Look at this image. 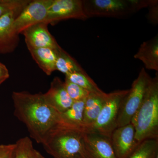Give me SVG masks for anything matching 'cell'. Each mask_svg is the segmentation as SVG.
Segmentation results:
<instances>
[{
  "instance_id": "13",
  "label": "cell",
  "mask_w": 158,
  "mask_h": 158,
  "mask_svg": "<svg viewBox=\"0 0 158 158\" xmlns=\"http://www.w3.org/2000/svg\"><path fill=\"white\" fill-rule=\"evenodd\" d=\"M43 94L48 104L60 114L69 109L73 103L66 91L64 82L58 77L54 78L49 89Z\"/></svg>"
},
{
  "instance_id": "12",
  "label": "cell",
  "mask_w": 158,
  "mask_h": 158,
  "mask_svg": "<svg viewBox=\"0 0 158 158\" xmlns=\"http://www.w3.org/2000/svg\"><path fill=\"white\" fill-rule=\"evenodd\" d=\"M48 25L44 22L38 23L22 32L24 36L28 49L42 48L56 49L60 46L49 31Z\"/></svg>"
},
{
  "instance_id": "6",
  "label": "cell",
  "mask_w": 158,
  "mask_h": 158,
  "mask_svg": "<svg viewBox=\"0 0 158 158\" xmlns=\"http://www.w3.org/2000/svg\"><path fill=\"white\" fill-rule=\"evenodd\" d=\"M128 90H117L108 94L98 117L89 132L102 134L110 137L118 127L117 121L123 100Z\"/></svg>"
},
{
  "instance_id": "8",
  "label": "cell",
  "mask_w": 158,
  "mask_h": 158,
  "mask_svg": "<svg viewBox=\"0 0 158 158\" xmlns=\"http://www.w3.org/2000/svg\"><path fill=\"white\" fill-rule=\"evenodd\" d=\"M53 0H31L15 19L13 28L16 34L45 20L49 8Z\"/></svg>"
},
{
  "instance_id": "4",
  "label": "cell",
  "mask_w": 158,
  "mask_h": 158,
  "mask_svg": "<svg viewBox=\"0 0 158 158\" xmlns=\"http://www.w3.org/2000/svg\"><path fill=\"white\" fill-rule=\"evenodd\" d=\"M151 0H83L88 18L127 16L146 8Z\"/></svg>"
},
{
  "instance_id": "15",
  "label": "cell",
  "mask_w": 158,
  "mask_h": 158,
  "mask_svg": "<svg viewBox=\"0 0 158 158\" xmlns=\"http://www.w3.org/2000/svg\"><path fill=\"white\" fill-rule=\"evenodd\" d=\"M135 59L143 62L146 69L158 72V37L144 41L140 45Z\"/></svg>"
},
{
  "instance_id": "16",
  "label": "cell",
  "mask_w": 158,
  "mask_h": 158,
  "mask_svg": "<svg viewBox=\"0 0 158 158\" xmlns=\"http://www.w3.org/2000/svg\"><path fill=\"white\" fill-rule=\"evenodd\" d=\"M58 48H29L28 50L32 58L40 68L47 75L50 76L56 70Z\"/></svg>"
},
{
  "instance_id": "18",
  "label": "cell",
  "mask_w": 158,
  "mask_h": 158,
  "mask_svg": "<svg viewBox=\"0 0 158 158\" xmlns=\"http://www.w3.org/2000/svg\"><path fill=\"white\" fill-rule=\"evenodd\" d=\"M56 70L65 75L79 72L85 71L77 62L61 47L57 49V57L56 64Z\"/></svg>"
},
{
  "instance_id": "27",
  "label": "cell",
  "mask_w": 158,
  "mask_h": 158,
  "mask_svg": "<svg viewBox=\"0 0 158 158\" xmlns=\"http://www.w3.org/2000/svg\"><path fill=\"white\" fill-rule=\"evenodd\" d=\"M27 158H36V150L34 148L31 150Z\"/></svg>"
},
{
  "instance_id": "7",
  "label": "cell",
  "mask_w": 158,
  "mask_h": 158,
  "mask_svg": "<svg viewBox=\"0 0 158 158\" xmlns=\"http://www.w3.org/2000/svg\"><path fill=\"white\" fill-rule=\"evenodd\" d=\"M72 19L82 20L88 19L82 0H53L44 22L55 24Z\"/></svg>"
},
{
  "instance_id": "24",
  "label": "cell",
  "mask_w": 158,
  "mask_h": 158,
  "mask_svg": "<svg viewBox=\"0 0 158 158\" xmlns=\"http://www.w3.org/2000/svg\"><path fill=\"white\" fill-rule=\"evenodd\" d=\"M16 143L0 144V158H16Z\"/></svg>"
},
{
  "instance_id": "5",
  "label": "cell",
  "mask_w": 158,
  "mask_h": 158,
  "mask_svg": "<svg viewBox=\"0 0 158 158\" xmlns=\"http://www.w3.org/2000/svg\"><path fill=\"white\" fill-rule=\"evenodd\" d=\"M151 78L145 69H141L122 102L117 121L118 127L131 123L143 102Z\"/></svg>"
},
{
  "instance_id": "19",
  "label": "cell",
  "mask_w": 158,
  "mask_h": 158,
  "mask_svg": "<svg viewBox=\"0 0 158 158\" xmlns=\"http://www.w3.org/2000/svg\"><path fill=\"white\" fill-rule=\"evenodd\" d=\"M158 157V139H148L139 143L127 158H156Z\"/></svg>"
},
{
  "instance_id": "29",
  "label": "cell",
  "mask_w": 158,
  "mask_h": 158,
  "mask_svg": "<svg viewBox=\"0 0 158 158\" xmlns=\"http://www.w3.org/2000/svg\"><path fill=\"white\" fill-rule=\"evenodd\" d=\"M156 158H158V157H157Z\"/></svg>"
},
{
  "instance_id": "14",
  "label": "cell",
  "mask_w": 158,
  "mask_h": 158,
  "mask_svg": "<svg viewBox=\"0 0 158 158\" xmlns=\"http://www.w3.org/2000/svg\"><path fill=\"white\" fill-rule=\"evenodd\" d=\"M108 94L90 93L85 100L84 123L87 130L90 131L99 116L106 101Z\"/></svg>"
},
{
  "instance_id": "22",
  "label": "cell",
  "mask_w": 158,
  "mask_h": 158,
  "mask_svg": "<svg viewBox=\"0 0 158 158\" xmlns=\"http://www.w3.org/2000/svg\"><path fill=\"white\" fill-rule=\"evenodd\" d=\"M16 158H27L29 153L34 148L33 143L30 138L24 137L18 140Z\"/></svg>"
},
{
  "instance_id": "10",
  "label": "cell",
  "mask_w": 158,
  "mask_h": 158,
  "mask_svg": "<svg viewBox=\"0 0 158 158\" xmlns=\"http://www.w3.org/2000/svg\"><path fill=\"white\" fill-rule=\"evenodd\" d=\"M27 5L9 11L0 18V54L11 53L18 45L19 34L14 31L13 23Z\"/></svg>"
},
{
  "instance_id": "9",
  "label": "cell",
  "mask_w": 158,
  "mask_h": 158,
  "mask_svg": "<svg viewBox=\"0 0 158 158\" xmlns=\"http://www.w3.org/2000/svg\"><path fill=\"white\" fill-rule=\"evenodd\" d=\"M85 158H117L110 137L88 132L83 135Z\"/></svg>"
},
{
  "instance_id": "28",
  "label": "cell",
  "mask_w": 158,
  "mask_h": 158,
  "mask_svg": "<svg viewBox=\"0 0 158 158\" xmlns=\"http://www.w3.org/2000/svg\"><path fill=\"white\" fill-rule=\"evenodd\" d=\"M36 158H46L39 152L36 150Z\"/></svg>"
},
{
  "instance_id": "25",
  "label": "cell",
  "mask_w": 158,
  "mask_h": 158,
  "mask_svg": "<svg viewBox=\"0 0 158 158\" xmlns=\"http://www.w3.org/2000/svg\"><path fill=\"white\" fill-rule=\"evenodd\" d=\"M148 7H149L148 15V20L154 24H156L158 23V1L151 0Z\"/></svg>"
},
{
  "instance_id": "23",
  "label": "cell",
  "mask_w": 158,
  "mask_h": 158,
  "mask_svg": "<svg viewBox=\"0 0 158 158\" xmlns=\"http://www.w3.org/2000/svg\"><path fill=\"white\" fill-rule=\"evenodd\" d=\"M31 0H0V18L9 11L27 5Z\"/></svg>"
},
{
  "instance_id": "11",
  "label": "cell",
  "mask_w": 158,
  "mask_h": 158,
  "mask_svg": "<svg viewBox=\"0 0 158 158\" xmlns=\"http://www.w3.org/2000/svg\"><path fill=\"white\" fill-rule=\"evenodd\" d=\"M110 138L117 158H127L139 144L131 123L116 128L111 133Z\"/></svg>"
},
{
  "instance_id": "20",
  "label": "cell",
  "mask_w": 158,
  "mask_h": 158,
  "mask_svg": "<svg viewBox=\"0 0 158 158\" xmlns=\"http://www.w3.org/2000/svg\"><path fill=\"white\" fill-rule=\"evenodd\" d=\"M65 76V78L74 84L88 90L90 93L102 94L104 93L93 80L87 74L86 72H79L69 74Z\"/></svg>"
},
{
  "instance_id": "17",
  "label": "cell",
  "mask_w": 158,
  "mask_h": 158,
  "mask_svg": "<svg viewBox=\"0 0 158 158\" xmlns=\"http://www.w3.org/2000/svg\"><path fill=\"white\" fill-rule=\"evenodd\" d=\"M85 99L73 102L69 109L61 113V118L64 124L84 132L87 130L84 123Z\"/></svg>"
},
{
  "instance_id": "3",
  "label": "cell",
  "mask_w": 158,
  "mask_h": 158,
  "mask_svg": "<svg viewBox=\"0 0 158 158\" xmlns=\"http://www.w3.org/2000/svg\"><path fill=\"white\" fill-rule=\"evenodd\" d=\"M84 132L64 124L58 125L47 135L42 145L54 158H85Z\"/></svg>"
},
{
  "instance_id": "26",
  "label": "cell",
  "mask_w": 158,
  "mask_h": 158,
  "mask_svg": "<svg viewBox=\"0 0 158 158\" xmlns=\"http://www.w3.org/2000/svg\"><path fill=\"white\" fill-rule=\"evenodd\" d=\"M9 77V71L6 65L0 62V85Z\"/></svg>"
},
{
  "instance_id": "1",
  "label": "cell",
  "mask_w": 158,
  "mask_h": 158,
  "mask_svg": "<svg viewBox=\"0 0 158 158\" xmlns=\"http://www.w3.org/2000/svg\"><path fill=\"white\" fill-rule=\"evenodd\" d=\"M12 99L14 115L26 126L30 137L42 144L49 132L62 124L61 114L48 104L43 93L14 91Z\"/></svg>"
},
{
  "instance_id": "2",
  "label": "cell",
  "mask_w": 158,
  "mask_h": 158,
  "mask_svg": "<svg viewBox=\"0 0 158 158\" xmlns=\"http://www.w3.org/2000/svg\"><path fill=\"white\" fill-rule=\"evenodd\" d=\"M131 123L138 143L148 139H158V74L151 78L144 99Z\"/></svg>"
},
{
  "instance_id": "21",
  "label": "cell",
  "mask_w": 158,
  "mask_h": 158,
  "mask_svg": "<svg viewBox=\"0 0 158 158\" xmlns=\"http://www.w3.org/2000/svg\"><path fill=\"white\" fill-rule=\"evenodd\" d=\"M64 85L68 95L73 102L85 99L90 92L65 78Z\"/></svg>"
}]
</instances>
